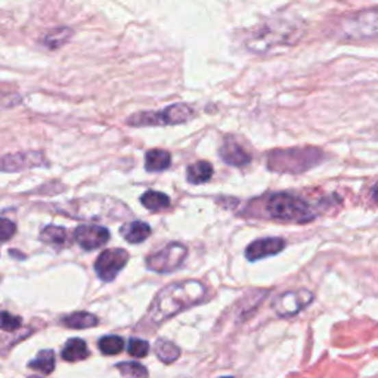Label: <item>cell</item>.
<instances>
[{"mask_svg": "<svg viewBox=\"0 0 378 378\" xmlns=\"http://www.w3.org/2000/svg\"><path fill=\"white\" fill-rule=\"evenodd\" d=\"M305 33L297 18L273 16L250 32L245 40L247 49L256 55H270L296 46Z\"/></svg>", "mask_w": 378, "mask_h": 378, "instance_id": "6da1fadb", "label": "cell"}, {"mask_svg": "<svg viewBox=\"0 0 378 378\" xmlns=\"http://www.w3.org/2000/svg\"><path fill=\"white\" fill-rule=\"evenodd\" d=\"M286 247V241L278 236H272V238H262L251 242L247 250H245V256L249 260L256 262L269 256H275V254L281 253Z\"/></svg>", "mask_w": 378, "mask_h": 378, "instance_id": "7c38bea8", "label": "cell"}, {"mask_svg": "<svg viewBox=\"0 0 378 378\" xmlns=\"http://www.w3.org/2000/svg\"><path fill=\"white\" fill-rule=\"evenodd\" d=\"M264 212L272 219L306 223L315 219V212L300 197L290 194H272L264 201Z\"/></svg>", "mask_w": 378, "mask_h": 378, "instance_id": "3957f363", "label": "cell"}, {"mask_svg": "<svg viewBox=\"0 0 378 378\" xmlns=\"http://www.w3.org/2000/svg\"><path fill=\"white\" fill-rule=\"evenodd\" d=\"M40 240L46 244L65 245L70 241V234L65 228H61V226L49 225L40 232Z\"/></svg>", "mask_w": 378, "mask_h": 378, "instance_id": "ffe728a7", "label": "cell"}, {"mask_svg": "<svg viewBox=\"0 0 378 378\" xmlns=\"http://www.w3.org/2000/svg\"><path fill=\"white\" fill-rule=\"evenodd\" d=\"M117 368L125 378H148V370L139 362H121Z\"/></svg>", "mask_w": 378, "mask_h": 378, "instance_id": "d4e9b609", "label": "cell"}, {"mask_svg": "<svg viewBox=\"0 0 378 378\" xmlns=\"http://www.w3.org/2000/svg\"><path fill=\"white\" fill-rule=\"evenodd\" d=\"M98 347H99V351L107 356L118 355L123 349H125V340L118 336H107V337H102L99 340Z\"/></svg>", "mask_w": 378, "mask_h": 378, "instance_id": "cb8c5ba5", "label": "cell"}, {"mask_svg": "<svg viewBox=\"0 0 378 378\" xmlns=\"http://www.w3.org/2000/svg\"><path fill=\"white\" fill-rule=\"evenodd\" d=\"M220 157L226 164L234 167H244L251 162V155L234 138L225 139L220 148Z\"/></svg>", "mask_w": 378, "mask_h": 378, "instance_id": "4fadbf2b", "label": "cell"}, {"mask_svg": "<svg viewBox=\"0 0 378 378\" xmlns=\"http://www.w3.org/2000/svg\"><path fill=\"white\" fill-rule=\"evenodd\" d=\"M213 166L209 162H197L186 168V181L192 185H201L210 181Z\"/></svg>", "mask_w": 378, "mask_h": 378, "instance_id": "2e32d148", "label": "cell"}, {"mask_svg": "<svg viewBox=\"0 0 378 378\" xmlns=\"http://www.w3.org/2000/svg\"><path fill=\"white\" fill-rule=\"evenodd\" d=\"M74 238L83 250H97L101 245L108 242L110 232L99 225H80L74 229Z\"/></svg>", "mask_w": 378, "mask_h": 378, "instance_id": "8fae6325", "label": "cell"}, {"mask_svg": "<svg viewBox=\"0 0 378 378\" xmlns=\"http://www.w3.org/2000/svg\"><path fill=\"white\" fill-rule=\"evenodd\" d=\"M222 378H234V377H222Z\"/></svg>", "mask_w": 378, "mask_h": 378, "instance_id": "f546056e", "label": "cell"}, {"mask_svg": "<svg viewBox=\"0 0 378 378\" xmlns=\"http://www.w3.org/2000/svg\"><path fill=\"white\" fill-rule=\"evenodd\" d=\"M30 378H40V377H34V375H33V377H30Z\"/></svg>", "mask_w": 378, "mask_h": 378, "instance_id": "4dcf8cb0", "label": "cell"}, {"mask_svg": "<svg viewBox=\"0 0 378 378\" xmlns=\"http://www.w3.org/2000/svg\"><path fill=\"white\" fill-rule=\"evenodd\" d=\"M195 111L188 103H173L163 111H142L129 117L127 125L135 127L145 126H176L191 120Z\"/></svg>", "mask_w": 378, "mask_h": 378, "instance_id": "277c9868", "label": "cell"}, {"mask_svg": "<svg viewBox=\"0 0 378 378\" xmlns=\"http://www.w3.org/2000/svg\"><path fill=\"white\" fill-rule=\"evenodd\" d=\"M61 355H62L64 361L77 362V361H83V359H86L89 356V351H88L86 343H84L83 340L71 338L67 343H65Z\"/></svg>", "mask_w": 378, "mask_h": 378, "instance_id": "e0dca14e", "label": "cell"}, {"mask_svg": "<svg viewBox=\"0 0 378 378\" xmlns=\"http://www.w3.org/2000/svg\"><path fill=\"white\" fill-rule=\"evenodd\" d=\"M47 162L42 153L37 151H28V153L9 154L0 158V172H21V170L46 166Z\"/></svg>", "mask_w": 378, "mask_h": 378, "instance_id": "30bf717a", "label": "cell"}, {"mask_svg": "<svg viewBox=\"0 0 378 378\" xmlns=\"http://www.w3.org/2000/svg\"><path fill=\"white\" fill-rule=\"evenodd\" d=\"M73 36V30L68 27H60L55 28V30L47 33L43 37V46H46L47 49H60L65 43H68V40L71 39Z\"/></svg>", "mask_w": 378, "mask_h": 378, "instance_id": "d6986e66", "label": "cell"}, {"mask_svg": "<svg viewBox=\"0 0 378 378\" xmlns=\"http://www.w3.org/2000/svg\"><path fill=\"white\" fill-rule=\"evenodd\" d=\"M120 234L123 238H125L130 244H140L142 241H145L148 236L151 235V228L148 223L140 222V220H134L129 222L126 225L121 226Z\"/></svg>", "mask_w": 378, "mask_h": 378, "instance_id": "5bb4252c", "label": "cell"}, {"mask_svg": "<svg viewBox=\"0 0 378 378\" xmlns=\"http://www.w3.org/2000/svg\"><path fill=\"white\" fill-rule=\"evenodd\" d=\"M129 262V253L121 249H110L101 253V256L94 262V272L105 282L116 279L118 273L125 269Z\"/></svg>", "mask_w": 378, "mask_h": 378, "instance_id": "ba28073f", "label": "cell"}, {"mask_svg": "<svg viewBox=\"0 0 378 378\" xmlns=\"http://www.w3.org/2000/svg\"><path fill=\"white\" fill-rule=\"evenodd\" d=\"M127 352L134 356V357H145L149 352V344L145 340L140 338H130L129 346H127Z\"/></svg>", "mask_w": 378, "mask_h": 378, "instance_id": "4316f807", "label": "cell"}, {"mask_svg": "<svg viewBox=\"0 0 378 378\" xmlns=\"http://www.w3.org/2000/svg\"><path fill=\"white\" fill-rule=\"evenodd\" d=\"M188 256V249L184 244L172 242L166 245L164 249L153 254L147 259V266L149 270L157 273H170L182 266Z\"/></svg>", "mask_w": 378, "mask_h": 378, "instance_id": "52a82bcc", "label": "cell"}, {"mask_svg": "<svg viewBox=\"0 0 378 378\" xmlns=\"http://www.w3.org/2000/svg\"><path fill=\"white\" fill-rule=\"evenodd\" d=\"M172 164V155L164 149H151L145 155V168L148 172H163Z\"/></svg>", "mask_w": 378, "mask_h": 378, "instance_id": "9a60e30c", "label": "cell"}, {"mask_svg": "<svg viewBox=\"0 0 378 378\" xmlns=\"http://www.w3.org/2000/svg\"><path fill=\"white\" fill-rule=\"evenodd\" d=\"M370 198H371V200H373L374 203L378 204V184H375V185L370 189Z\"/></svg>", "mask_w": 378, "mask_h": 378, "instance_id": "f1b7e54d", "label": "cell"}, {"mask_svg": "<svg viewBox=\"0 0 378 378\" xmlns=\"http://www.w3.org/2000/svg\"><path fill=\"white\" fill-rule=\"evenodd\" d=\"M338 32L344 40L361 42L378 39V8L366 9L343 18Z\"/></svg>", "mask_w": 378, "mask_h": 378, "instance_id": "5b68a950", "label": "cell"}, {"mask_svg": "<svg viewBox=\"0 0 378 378\" xmlns=\"http://www.w3.org/2000/svg\"><path fill=\"white\" fill-rule=\"evenodd\" d=\"M16 232V226L12 220L0 217V242H6L12 238Z\"/></svg>", "mask_w": 378, "mask_h": 378, "instance_id": "83f0119b", "label": "cell"}, {"mask_svg": "<svg viewBox=\"0 0 378 378\" xmlns=\"http://www.w3.org/2000/svg\"><path fill=\"white\" fill-rule=\"evenodd\" d=\"M28 366L34 371H39L43 374H51L55 370V352L46 349V351H42L37 353V356L33 359V361L28 364Z\"/></svg>", "mask_w": 378, "mask_h": 378, "instance_id": "7402d4cb", "label": "cell"}, {"mask_svg": "<svg viewBox=\"0 0 378 378\" xmlns=\"http://www.w3.org/2000/svg\"><path fill=\"white\" fill-rule=\"evenodd\" d=\"M61 323L73 329H86V328H92L97 327L98 324V318L89 314V312H74L71 315L64 316L61 319Z\"/></svg>", "mask_w": 378, "mask_h": 378, "instance_id": "ac0fdd59", "label": "cell"}, {"mask_svg": "<svg viewBox=\"0 0 378 378\" xmlns=\"http://www.w3.org/2000/svg\"><path fill=\"white\" fill-rule=\"evenodd\" d=\"M21 324H23V318L9 314V312H0V329L12 333V331L20 328Z\"/></svg>", "mask_w": 378, "mask_h": 378, "instance_id": "484cf974", "label": "cell"}, {"mask_svg": "<svg viewBox=\"0 0 378 378\" xmlns=\"http://www.w3.org/2000/svg\"><path fill=\"white\" fill-rule=\"evenodd\" d=\"M320 158V151L315 148H296L273 151L269 154V168L287 173H300L306 168L314 167Z\"/></svg>", "mask_w": 378, "mask_h": 378, "instance_id": "8992f818", "label": "cell"}, {"mask_svg": "<svg viewBox=\"0 0 378 378\" xmlns=\"http://www.w3.org/2000/svg\"><path fill=\"white\" fill-rule=\"evenodd\" d=\"M205 296V287L200 281H181L170 284L158 292L149 307V319L162 324L182 310L200 303Z\"/></svg>", "mask_w": 378, "mask_h": 378, "instance_id": "7a4b0ae2", "label": "cell"}, {"mask_svg": "<svg viewBox=\"0 0 378 378\" xmlns=\"http://www.w3.org/2000/svg\"><path fill=\"white\" fill-rule=\"evenodd\" d=\"M314 299V294L307 290L284 292L273 301V310L279 316H294L303 310Z\"/></svg>", "mask_w": 378, "mask_h": 378, "instance_id": "9c48e42d", "label": "cell"}, {"mask_svg": "<svg viewBox=\"0 0 378 378\" xmlns=\"http://www.w3.org/2000/svg\"><path fill=\"white\" fill-rule=\"evenodd\" d=\"M140 203L144 204V207H147V209L151 212H160V210L168 209L170 198L163 192L148 191L140 197Z\"/></svg>", "mask_w": 378, "mask_h": 378, "instance_id": "603a6c76", "label": "cell"}, {"mask_svg": "<svg viewBox=\"0 0 378 378\" xmlns=\"http://www.w3.org/2000/svg\"><path fill=\"white\" fill-rule=\"evenodd\" d=\"M155 355L162 362L173 364L176 359L181 356V351H179V347L175 343L164 338H160L155 342Z\"/></svg>", "mask_w": 378, "mask_h": 378, "instance_id": "44dd1931", "label": "cell"}]
</instances>
